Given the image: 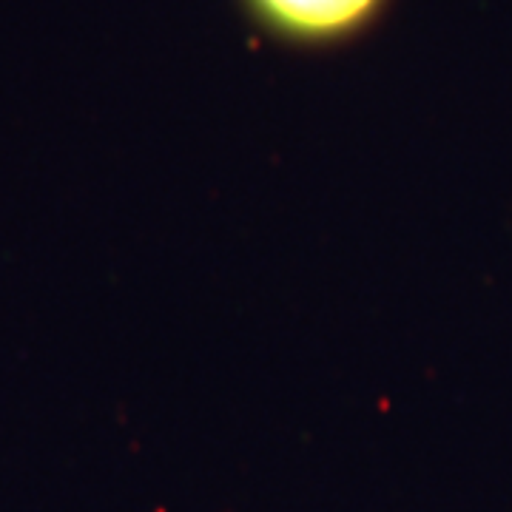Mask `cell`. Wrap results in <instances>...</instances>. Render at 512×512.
<instances>
[{
    "label": "cell",
    "mask_w": 512,
    "mask_h": 512,
    "mask_svg": "<svg viewBox=\"0 0 512 512\" xmlns=\"http://www.w3.org/2000/svg\"><path fill=\"white\" fill-rule=\"evenodd\" d=\"M274 35L296 43H336L362 32L384 0H248Z\"/></svg>",
    "instance_id": "6da1fadb"
}]
</instances>
